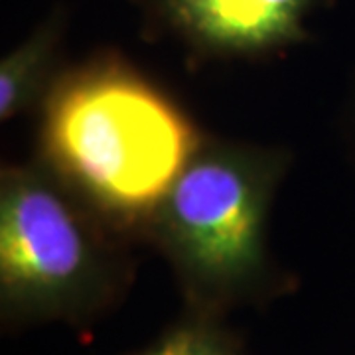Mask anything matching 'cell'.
Returning a JSON list of instances; mask_svg holds the SVG:
<instances>
[{"label": "cell", "instance_id": "cell-3", "mask_svg": "<svg viewBox=\"0 0 355 355\" xmlns=\"http://www.w3.org/2000/svg\"><path fill=\"white\" fill-rule=\"evenodd\" d=\"M132 245L38 158L0 172V320L8 330L87 328L127 298Z\"/></svg>", "mask_w": 355, "mask_h": 355}, {"label": "cell", "instance_id": "cell-4", "mask_svg": "<svg viewBox=\"0 0 355 355\" xmlns=\"http://www.w3.org/2000/svg\"><path fill=\"white\" fill-rule=\"evenodd\" d=\"M148 42H172L188 64L275 60L312 36L336 0H127Z\"/></svg>", "mask_w": 355, "mask_h": 355}, {"label": "cell", "instance_id": "cell-7", "mask_svg": "<svg viewBox=\"0 0 355 355\" xmlns=\"http://www.w3.org/2000/svg\"><path fill=\"white\" fill-rule=\"evenodd\" d=\"M345 135H347V142L349 148L354 150L355 156V83L349 95V103H347V114H345Z\"/></svg>", "mask_w": 355, "mask_h": 355}, {"label": "cell", "instance_id": "cell-5", "mask_svg": "<svg viewBox=\"0 0 355 355\" xmlns=\"http://www.w3.org/2000/svg\"><path fill=\"white\" fill-rule=\"evenodd\" d=\"M65 6H53L0 62V121L38 113L58 76L64 71Z\"/></svg>", "mask_w": 355, "mask_h": 355}, {"label": "cell", "instance_id": "cell-2", "mask_svg": "<svg viewBox=\"0 0 355 355\" xmlns=\"http://www.w3.org/2000/svg\"><path fill=\"white\" fill-rule=\"evenodd\" d=\"M291 166L284 148L203 135L144 235L172 268L184 310L227 318L296 291L268 237Z\"/></svg>", "mask_w": 355, "mask_h": 355}, {"label": "cell", "instance_id": "cell-1", "mask_svg": "<svg viewBox=\"0 0 355 355\" xmlns=\"http://www.w3.org/2000/svg\"><path fill=\"white\" fill-rule=\"evenodd\" d=\"M203 135L121 51L65 65L38 111V158L130 245L146 229Z\"/></svg>", "mask_w": 355, "mask_h": 355}, {"label": "cell", "instance_id": "cell-6", "mask_svg": "<svg viewBox=\"0 0 355 355\" xmlns=\"http://www.w3.org/2000/svg\"><path fill=\"white\" fill-rule=\"evenodd\" d=\"M130 355H247L225 318L184 310L154 342Z\"/></svg>", "mask_w": 355, "mask_h": 355}]
</instances>
